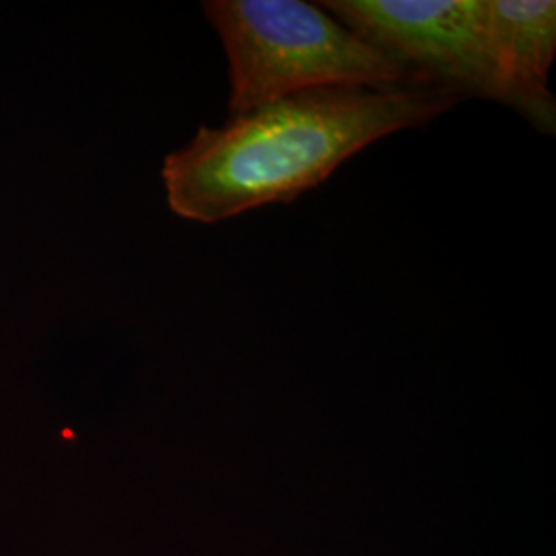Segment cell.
Wrapping results in <instances>:
<instances>
[{"label": "cell", "instance_id": "4", "mask_svg": "<svg viewBox=\"0 0 556 556\" xmlns=\"http://www.w3.org/2000/svg\"><path fill=\"white\" fill-rule=\"evenodd\" d=\"M489 41L503 71L519 87L551 96L548 73L556 52V2L482 0Z\"/></svg>", "mask_w": 556, "mask_h": 556}, {"label": "cell", "instance_id": "1", "mask_svg": "<svg viewBox=\"0 0 556 556\" xmlns=\"http://www.w3.org/2000/svg\"><path fill=\"white\" fill-rule=\"evenodd\" d=\"M459 98L431 83L319 87L200 126L167 155L169 208L186 220L219 223L273 202H291L330 178L365 147L417 128Z\"/></svg>", "mask_w": 556, "mask_h": 556}, {"label": "cell", "instance_id": "3", "mask_svg": "<svg viewBox=\"0 0 556 556\" xmlns=\"http://www.w3.org/2000/svg\"><path fill=\"white\" fill-rule=\"evenodd\" d=\"M319 7L396 60L413 79L443 87L459 100L505 103L555 135L553 93H532L503 71L484 29L482 0H324Z\"/></svg>", "mask_w": 556, "mask_h": 556}, {"label": "cell", "instance_id": "2", "mask_svg": "<svg viewBox=\"0 0 556 556\" xmlns=\"http://www.w3.org/2000/svg\"><path fill=\"white\" fill-rule=\"evenodd\" d=\"M229 59V114L319 87L420 83L319 4L206 0Z\"/></svg>", "mask_w": 556, "mask_h": 556}]
</instances>
